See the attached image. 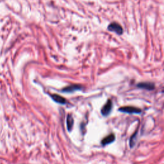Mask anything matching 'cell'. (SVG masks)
I'll return each mask as SVG.
<instances>
[{"label": "cell", "mask_w": 164, "mask_h": 164, "mask_svg": "<svg viewBox=\"0 0 164 164\" xmlns=\"http://www.w3.org/2000/svg\"><path fill=\"white\" fill-rule=\"evenodd\" d=\"M108 30L110 32H115L118 35H122L123 34V29L122 26L118 22H112L111 24L109 25L108 26Z\"/></svg>", "instance_id": "obj_1"}, {"label": "cell", "mask_w": 164, "mask_h": 164, "mask_svg": "<svg viewBox=\"0 0 164 164\" xmlns=\"http://www.w3.org/2000/svg\"><path fill=\"white\" fill-rule=\"evenodd\" d=\"M112 109V102L110 99H108L105 105L101 110V113L103 116H107L110 114Z\"/></svg>", "instance_id": "obj_2"}, {"label": "cell", "mask_w": 164, "mask_h": 164, "mask_svg": "<svg viewBox=\"0 0 164 164\" xmlns=\"http://www.w3.org/2000/svg\"><path fill=\"white\" fill-rule=\"evenodd\" d=\"M120 112L127 114H140L141 113V110L140 108L134 106H123L119 108Z\"/></svg>", "instance_id": "obj_3"}, {"label": "cell", "mask_w": 164, "mask_h": 164, "mask_svg": "<svg viewBox=\"0 0 164 164\" xmlns=\"http://www.w3.org/2000/svg\"><path fill=\"white\" fill-rule=\"evenodd\" d=\"M137 86L140 89H145L147 90H153L155 87L154 84L151 82H141L138 83Z\"/></svg>", "instance_id": "obj_4"}, {"label": "cell", "mask_w": 164, "mask_h": 164, "mask_svg": "<svg viewBox=\"0 0 164 164\" xmlns=\"http://www.w3.org/2000/svg\"><path fill=\"white\" fill-rule=\"evenodd\" d=\"M82 89V86L79 85H69L68 87H65L64 89H62V92H66V93H71L73 92L76 90H78Z\"/></svg>", "instance_id": "obj_5"}, {"label": "cell", "mask_w": 164, "mask_h": 164, "mask_svg": "<svg viewBox=\"0 0 164 164\" xmlns=\"http://www.w3.org/2000/svg\"><path fill=\"white\" fill-rule=\"evenodd\" d=\"M51 97L54 101L58 104L65 105L66 103V99L58 94H52L51 95Z\"/></svg>", "instance_id": "obj_6"}, {"label": "cell", "mask_w": 164, "mask_h": 164, "mask_svg": "<svg viewBox=\"0 0 164 164\" xmlns=\"http://www.w3.org/2000/svg\"><path fill=\"white\" fill-rule=\"evenodd\" d=\"M66 122H67V128L69 131H71L73 128L74 125V119L73 118V115L71 114H69L67 116V119H66Z\"/></svg>", "instance_id": "obj_7"}, {"label": "cell", "mask_w": 164, "mask_h": 164, "mask_svg": "<svg viewBox=\"0 0 164 164\" xmlns=\"http://www.w3.org/2000/svg\"><path fill=\"white\" fill-rule=\"evenodd\" d=\"M115 137L114 134L109 135L108 136L106 137L105 138H104L102 140H101V144H102L103 146L108 145L109 144L113 142L115 140Z\"/></svg>", "instance_id": "obj_8"}, {"label": "cell", "mask_w": 164, "mask_h": 164, "mask_svg": "<svg viewBox=\"0 0 164 164\" xmlns=\"http://www.w3.org/2000/svg\"><path fill=\"white\" fill-rule=\"evenodd\" d=\"M136 136H137V132H135V134H134V135H133V136L131 137L130 142V146H131V147H132L133 146H134V145H135V140H136Z\"/></svg>", "instance_id": "obj_9"}]
</instances>
